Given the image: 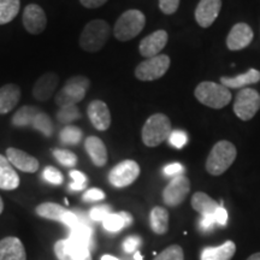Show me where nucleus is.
<instances>
[{
  "mask_svg": "<svg viewBox=\"0 0 260 260\" xmlns=\"http://www.w3.org/2000/svg\"><path fill=\"white\" fill-rule=\"evenodd\" d=\"M172 125L170 119L164 113H155L146 121L142 126V141L147 147H157L170 138Z\"/></svg>",
  "mask_w": 260,
  "mask_h": 260,
  "instance_id": "3",
  "label": "nucleus"
},
{
  "mask_svg": "<svg viewBox=\"0 0 260 260\" xmlns=\"http://www.w3.org/2000/svg\"><path fill=\"white\" fill-rule=\"evenodd\" d=\"M70 177L73 178V182L70 183L71 190H83L87 187V176L79 170H71Z\"/></svg>",
  "mask_w": 260,
  "mask_h": 260,
  "instance_id": "37",
  "label": "nucleus"
},
{
  "mask_svg": "<svg viewBox=\"0 0 260 260\" xmlns=\"http://www.w3.org/2000/svg\"><path fill=\"white\" fill-rule=\"evenodd\" d=\"M42 176H44L45 181H47L51 184H54V186H59V184L63 183V175L58 169L53 167L45 168Z\"/></svg>",
  "mask_w": 260,
  "mask_h": 260,
  "instance_id": "39",
  "label": "nucleus"
},
{
  "mask_svg": "<svg viewBox=\"0 0 260 260\" xmlns=\"http://www.w3.org/2000/svg\"><path fill=\"white\" fill-rule=\"evenodd\" d=\"M87 113L93 126L99 132H105L111 125V113L109 106L102 100H93L88 105Z\"/></svg>",
  "mask_w": 260,
  "mask_h": 260,
  "instance_id": "16",
  "label": "nucleus"
},
{
  "mask_svg": "<svg viewBox=\"0 0 260 260\" xmlns=\"http://www.w3.org/2000/svg\"><path fill=\"white\" fill-rule=\"evenodd\" d=\"M6 158L9 159V161L11 162L12 167L17 168L18 170L23 172H37L39 169V161L37 158H34L32 155L25 153L24 151L18 148L10 147L6 149Z\"/></svg>",
  "mask_w": 260,
  "mask_h": 260,
  "instance_id": "18",
  "label": "nucleus"
},
{
  "mask_svg": "<svg viewBox=\"0 0 260 260\" xmlns=\"http://www.w3.org/2000/svg\"><path fill=\"white\" fill-rule=\"evenodd\" d=\"M119 213L122 214L123 219H124V222H125L126 228H128L129 225H132V223H133V216H132V214L125 212V211H122V212H119Z\"/></svg>",
  "mask_w": 260,
  "mask_h": 260,
  "instance_id": "48",
  "label": "nucleus"
},
{
  "mask_svg": "<svg viewBox=\"0 0 260 260\" xmlns=\"http://www.w3.org/2000/svg\"><path fill=\"white\" fill-rule=\"evenodd\" d=\"M103 225L105 228L106 232L109 233H119L122 229L126 228L125 222L121 213H110L103 220Z\"/></svg>",
  "mask_w": 260,
  "mask_h": 260,
  "instance_id": "33",
  "label": "nucleus"
},
{
  "mask_svg": "<svg viewBox=\"0 0 260 260\" xmlns=\"http://www.w3.org/2000/svg\"><path fill=\"white\" fill-rule=\"evenodd\" d=\"M102 260H119L118 258H116V256H112L110 254H105L102 256Z\"/></svg>",
  "mask_w": 260,
  "mask_h": 260,
  "instance_id": "49",
  "label": "nucleus"
},
{
  "mask_svg": "<svg viewBox=\"0 0 260 260\" xmlns=\"http://www.w3.org/2000/svg\"><path fill=\"white\" fill-rule=\"evenodd\" d=\"M3 210H4V203H3V200H2V197H0V214H2Z\"/></svg>",
  "mask_w": 260,
  "mask_h": 260,
  "instance_id": "52",
  "label": "nucleus"
},
{
  "mask_svg": "<svg viewBox=\"0 0 260 260\" xmlns=\"http://www.w3.org/2000/svg\"><path fill=\"white\" fill-rule=\"evenodd\" d=\"M184 172V167L180 162H172V164H169L164 168V174L169 177H176L180 176Z\"/></svg>",
  "mask_w": 260,
  "mask_h": 260,
  "instance_id": "44",
  "label": "nucleus"
},
{
  "mask_svg": "<svg viewBox=\"0 0 260 260\" xmlns=\"http://www.w3.org/2000/svg\"><path fill=\"white\" fill-rule=\"evenodd\" d=\"M80 3L87 9H98L105 5L107 0H80Z\"/></svg>",
  "mask_w": 260,
  "mask_h": 260,
  "instance_id": "47",
  "label": "nucleus"
},
{
  "mask_svg": "<svg viewBox=\"0 0 260 260\" xmlns=\"http://www.w3.org/2000/svg\"><path fill=\"white\" fill-rule=\"evenodd\" d=\"M84 148L89 154L93 164L95 167L102 168L107 162V149L106 146L102 141V139L96 136H88L84 142Z\"/></svg>",
  "mask_w": 260,
  "mask_h": 260,
  "instance_id": "23",
  "label": "nucleus"
},
{
  "mask_svg": "<svg viewBox=\"0 0 260 260\" xmlns=\"http://www.w3.org/2000/svg\"><path fill=\"white\" fill-rule=\"evenodd\" d=\"M154 260H184L183 249L178 245L169 246L160 254L155 256Z\"/></svg>",
  "mask_w": 260,
  "mask_h": 260,
  "instance_id": "35",
  "label": "nucleus"
},
{
  "mask_svg": "<svg viewBox=\"0 0 260 260\" xmlns=\"http://www.w3.org/2000/svg\"><path fill=\"white\" fill-rule=\"evenodd\" d=\"M171 60L167 54H158L152 58H146L135 69V76L140 81H154L167 74Z\"/></svg>",
  "mask_w": 260,
  "mask_h": 260,
  "instance_id": "7",
  "label": "nucleus"
},
{
  "mask_svg": "<svg viewBox=\"0 0 260 260\" xmlns=\"http://www.w3.org/2000/svg\"><path fill=\"white\" fill-rule=\"evenodd\" d=\"M54 253L59 260H92L90 249L87 246L68 237L54 245Z\"/></svg>",
  "mask_w": 260,
  "mask_h": 260,
  "instance_id": "11",
  "label": "nucleus"
},
{
  "mask_svg": "<svg viewBox=\"0 0 260 260\" xmlns=\"http://www.w3.org/2000/svg\"><path fill=\"white\" fill-rule=\"evenodd\" d=\"M0 260H27L23 243L17 237H5L0 241Z\"/></svg>",
  "mask_w": 260,
  "mask_h": 260,
  "instance_id": "20",
  "label": "nucleus"
},
{
  "mask_svg": "<svg viewBox=\"0 0 260 260\" xmlns=\"http://www.w3.org/2000/svg\"><path fill=\"white\" fill-rule=\"evenodd\" d=\"M19 0H0V25L9 23L18 15Z\"/></svg>",
  "mask_w": 260,
  "mask_h": 260,
  "instance_id": "29",
  "label": "nucleus"
},
{
  "mask_svg": "<svg viewBox=\"0 0 260 260\" xmlns=\"http://www.w3.org/2000/svg\"><path fill=\"white\" fill-rule=\"evenodd\" d=\"M146 17L140 10L132 9L123 12L117 19L113 32L117 40L129 41L138 37L145 28Z\"/></svg>",
  "mask_w": 260,
  "mask_h": 260,
  "instance_id": "5",
  "label": "nucleus"
},
{
  "mask_svg": "<svg viewBox=\"0 0 260 260\" xmlns=\"http://www.w3.org/2000/svg\"><path fill=\"white\" fill-rule=\"evenodd\" d=\"M57 117H58V121L68 124V123H71L73 121L79 119L81 115L76 105H70V106L60 107L59 111H58Z\"/></svg>",
  "mask_w": 260,
  "mask_h": 260,
  "instance_id": "34",
  "label": "nucleus"
},
{
  "mask_svg": "<svg viewBox=\"0 0 260 260\" xmlns=\"http://www.w3.org/2000/svg\"><path fill=\"white\" fill-rule=\"evenodd\" d=\"M168 40V32L165 30H157L152 32L148 37L142 39L141 42H140V54L145 58H152L158 56L164 50V47L167 46Z\"/></svg>",
  "mask_w": 260,
  "mask_h": 260,
  "instance_id": "15",
  "label": "nucleus"
},
{
  "mask_svg": "<svg viewBox=\"0 0 260 260\" xmlns=\"http://www.w3.org/2000/svg\"><path fill=\"white\" fill-rule=\"evenodd\" d=\"M134 259H135V260H142V256H141V254H140L139 251H136V252L134 253Z\"/></svg>",
  "mask_w": 260,
  "mask_h": 260,
  "instance_id": "51",
  "label": "nucleus"
},
{
  "mask_svg": "<svg viewBox=\"0 0 260 260\" xmlns=\"http://www.w3.org/2000/svg\"><path fill=\"white\" fill-rule=\"evenodd\" d=\"M67 211L68 210L64 209L63 206L53 203H44L37 207V213L42 218L58 220V222H60L61 217L64 216Z\"/></svg>",
  "mask_w": 260,
  "mask_h": 260,
  "instance_id": "30",
  "label": "nucleus"
},
{
  "mask_svg": "<svg viewBox=\"0 0 260 260\" xmlns=\"http://www.w3.org/2000/svg\"><path fill=\"white\" fill-rule=\"evenodd\" d=\"M90 81L84 76H73L56 95V104L59 107L76 105L86 96Z\"/></svg>",
  "mask_w": 260,
  "mask_h": 260,
  "instance_id": "6",
  "label": "nucleus"
},
{
  "mask_svg": "<svg viewBox=\"0 0 260 260\" xmlns=\"http://www.w3.org/2000/svg\"><path fill=\"white\" fill-rule=\"evenodd\" d=\"M194 95L203 105L211 109H223L232 102L230 89L222 83H214L211 81L200 82L194 90Z\"/></svg>",
  "mask_w": 260,
  "mask_h": 260,
  "instance_id": "2",
  "label": "nucleus"
},
{
  "mask_svg": "<svg viewBox=\"0 0 260 260\" xmlns=\"http://www.w3.org/2000/svg\"><path fill=\"white\" fill-rule=\"evenodd\" d=\"M260 81V71L255 69H249L246 73L237 75L235 77H220V83L226 88L232 89H243L251 84H255Z\"/></svg>",
  "mask_w": 260,
  "mask_h": 260,
  "instance_id": "21",
  "label": "nucleus"
},
{
  "mask_svg": "<svg viewBox=\"0 0 260 260\" xmlns=\"http://www.w3.org/2000/svg\"><path fill=\"white\" fill-rule=\"evenodd\" d=\"M53 155L61 165H64V167L73 168L77 164L76 154H74L73 152L70 151H67V149H54Z\"/></svg>",
  "mask_w": 260,
  "mask_h": 260,
  "instance_id": "36",
  "label": "nucleus"
},
{
  "mask_svg": "<svg viewBox=\"0 0 260 260\" xmlns=\"http://www.w3.org/2000/svg\"><path fill=\"white\" fill-rule=\"evenodd\" d=\"M254 38L252 28L247 23H236L229 31L226 46L230 51H240L248 47Z\"/></svg>",
  "mask_w": 260,
  "mask_h": 260,
  "instance_id": "14",
  "label": "nucleus"
},
{
  "mask_svg": "<svg viewBox=\"0 0 260 260\" xmlns=\"http://www.w3.org/2000/svg\"><path fill=\"white\" fill-rule=\"evenodd\" d=\"M260 110V94L253 88H243L237 93L234 112L241 121H249Z\"/></svg>",
  "mask_w": 260,
  "mask_h": 260,
  "instance_id": "8",
  "label": "nucleus"
},
{
  "mask_svg": "<svg viewBox=\"0 0 260 260\" xmlns=\"http://www.w3.org/2000/svg\"><path fill=\"white\" fill-rule=\"evenodd\" d=\"M237 155L235 145L226 140L218 141L211 149L206 160V170L212 176H219L233 165Z\"/></svg>",
  "mask_w": 260,
  "mask_h": 260,
  "instance_id": "1",
  "label": "nucleus"
},
{
  "mask_svg": "<svg viewBox=\"0 0 260 260\" xmlns=\"http://www.w3.org/2000/svg\"><path fill=\"white\" fill-rule=\"evenodd\" d=\"M181 0H159V9L164 15H174L180 6Z\"/></svg>",
  "mask_w": 260,
  "mask_h": 260,
  "instance_id": "41",
  "label": "nucleus"
},
{
  "mask_svg": "<svg viewBox=\"0 0 260 260\" xmlns=\"http://www.w3.org/2000/svg\"><path fill=\"white\" fill-rule=\"evenodd\" d=\"M111 28L107 22L103 19H94L86 24L80 37V46L83 51L94 52L100 51L109 40Z\"/></svg>",
  "mask_w": 260,
  "mask_h": 260,
  "instance_id": "4",
  "label": "nucleus"
},
{
  "mask_svg": "<svg viewBox=\"0 0 260 260\" xmlns=\"http://www.w3.org/2000/svg\"><path fill=\"white\" fill-rule=\"evenodd\" d=\"M214 225H216V220H214L213 214L201 217L200 228L204 230V232H210V230L213 229Z\"/></svg>",
  "mask_w": 260,
  "mask_h": 260,
  "instance_id": "45",
  "label": "nucleus"
},
{
  "mask_svg": "<svg viewBox=\"0 0 260 260\" xmlns=\"http://www.w3.org/2000/svg\"><path fill=\"white\" fill-rule=\"evenodd\" d=\"M19 99H21V89L17 84L8 83L0 87V115L12 111Z\"/></svg>",
  "mask_w": 260,
  "mask_h": 260,
  "instance_id": "22",
  "label": "nucleus"
},
{
  "mask_svg": "<svg viewBox=\"0 0 260 260\" xmlns=\"http://www.w3.org/2000/svg\"><path fill=\"white\" fill-rule=\"evenodd\" d=\"M140 175V167L135 160H123L110 171L109 181L113 187L124 188L134 183Z\"/></svg>",
  "mask_w": 260,
  "mask_h": 260,
  "instance_id": "9",
  "label": "nucleus"
},
{
  "mask_svg": "<svg viewBox=\"0 0 260 260\" xmlns=\"http://www.w3.org/2000/svg\"><path fill=\"white\" fill-rule=\"evenodd\" d=\"M105 197V193H104L102 189H99V188H90V189H88L83 194L82 199L84 201H87V203H92V201L104 200Z\"/></svg>",
  "mask_w": 260,
  "mask_h": 260,
  "instance_id": "43",
  "label": "nucleus"
},
{
  "mask_svg": "<svg viewBox=\"0 0 260 260\" xmlns=\"http://www.w3.org/2000/svg\"><path fill=\"white\" fill-rule=\"evenodd\" d=\"M214 220H216V224H218V225H226L228 223V212L226 210L224 209L223 206H219L218 210L214 212Z\"/></svg>",
  "mask_w": 260,
  "mask_h": 260,
  "instance_id": "46",
  "label": "nucleus"
},
{
  "mask_svg": "<svg viewBox=\"0 0 260 260\" xmlns=\"http://www.w3.org/2000/svg\"><path fill=\"white\" fill-rule=\"evenodd\" d=\"M190 190V181L184 175L174 177L162 190V200L170 207H176L183 203Z\"/></svg>",
  "mask_w": 260,
  "mask_h": 260,
  "instance_id": "10",
  "label": "nucleus"
},
{
  "mask_svg": "<svg viewBox=\"0 0 260 260\" xmlns=\"http://www.w3.org/2000/svg\"><path fill=\"white\" fill-rule=\"evenodd\" d=\"M247 260H260V253H255V254L251 255Z\"/></svg>",
  "mask_w": 260,
  "mask_h": 260,
  "instance_id": "50",
  "label": "nucleus"
},
{
  "mask_svg": "<svg viewBox=\"0 0 260 260\" xmlns=\"http://www.w3.org/2000/svg\"><path fill=\"white\" fill-rule=\"evenodd\" d=\"M187 140V134L184 132H182V130H172L170 138H169V142L175 148L181 149L183 146H186Z\"/></svg>",
  "mask_w": 260,
  "mask_h": 260,
  "instance_id": "40",
  "label": "nucleus"
},
{
  "mask_svg": "<svg viewBox=\"0 0 260 260\" xmlns=\"http://www.w3.org/2000/svg\"><path fill=\"white\" fill-rule=\"evenodd\" d=\"M222 9V0H200L195 9V19L201 28H209L214 23Z\"/></svg>",
  "mask_w": 260,
  "mask_h": 260,
  "instance_id": "13",
  "label": "nucleus"
},
{
  "mask_svg": "<svg viewBox=\"0 0 260 260\" xmlns=\"http://www.w3.org/2000/svg\"><path fill=\"white\" fill-rule=\"evenodd\" d=\"M39 112H40V110L35 106H22L12 117V124L15 126L31 125Z\"/></svg>",
  "mask_w": 260,
  "mask_h": 260,
  "instance_id": "28",
  "label": "nucleus"
},
{
  "mask_svg": "<svg viewBox=\"0 0 260 260\" xmlns=\"http://www.w3.org/2000/svg\"><path fill=\"white\" fill-rule=\"evenodd\" d=\"M59 139L65 145H77L82 139V130L75 125H67L61 129Z\"/></svg>",
  "mask_w": 260,
  "mask_h": 260,
  "instance_id": "31",
  "label": "nucleus"
},
{
  "mask_svg": "<svg viewBox=\"0 0 260 260\" xmlns=\"http://www.w3.org/2000/svg\"><path fill=\"white\" fill-rule=\"evenodd\" d=\"M111 207L109 205H100V206L93 207L89 211V219L92 222H103L111 212Z\"/></svg>",
  "mask_w": 260,
  "mask_h": 260,
  "instance_id": "38",
  "label": "nucleus"
},
{
  "mask_svg": "<svg viewBox=\"0 0 260 260\" xmlns=\"http://www.w3.org/2000/svg\"><path fill=\"white\" fill-rule=\"evenodd\" d=\"M236 246L233 241H226L218 247H206L203 249L200 260H230L235 254Z\"/></svg>",
  "mask_w": 260,
  "mask_h": 260,
  "instance_id": "25",
  "label": "nucleus"
},
{
  "mask_svg": "<svg viewBox=\"0 0 260 260\" xmlns=\"http://www.w3.org/2000/svg\"><path fill=\"white\" fill-rule=\"evenodd\" d=\"M149 224L154 234L157 235L165 234L169 229V212L164 207L155 206L149 214Z\"/></svg>",
  "mask_w": 260,
  "mask_h": 260,
  "instance_id": "27",
  "label": "nucleus"
},
{
  "mask_svg": "<svg viewBox=\"0 0 260 260\" xmlns=\"http://www.w3.org/2000/svg\"><path fill=\"white\" fill-rule=\"evenodd\" d=\"M58 86V76L54 73L44 74L32 88V96L38 102H46L53 95Z\"/></svg>",
  "mask_w": 260,
  "mask_h": 260,
  "instance_id": "19",
  "label": "nucleus"
},
{
  "mask_svg": "<svg viewBox=\"0 0 260 260\" xmlns=\"http://www.w3.org/2000/svg\"><path fill=\"white\" fill-rule=\"evenodd\" d=\"M190 204L191 207L201 214V217L214 214L219 207L217 201H214L212 198L209 197L206 193H203V191H197L191 198Z\"/></svg>",
  "mask_w": 260,
  "mask_h": 260,
  "instance_id": "26",
  "label": "nucleus"
},
{
  "mask_svg": "<svg viewBox=\"0 0 260 260\" xmlns=\"http://www.w3.org/2000/svg\"><path fill=\"white\" fill-rule=\"evenodd\" d=\"M141 245V239L139 236H128L123 242V249L125 253H135Z\"/></svg>",
  "mask_w": 260,
  "mask_h": 260,
  "instance_id": "42",
  "label": "nucleus"
},
{
  "mask_svg": "<svg viewBox=\"0 0 260 260\" xmlns=\"http://www.w3.org/2000/svg\"><path fill=\"white\" fill-rule=\"evenodd\" d=\"M19 186V177L9 159L0 154V189L14 190Z\"/></svg>",
  "mask_w": 260,
  "mask_h": 260,
  "instance_id": "24",
  "label": "nucleus"
},
{
  "mask_svg": "<svg viewBox=\"0 0 260 260\" xmlns=\"http://www.w3.org/2000/svg\"><path fill=\"white\" fill-rule=\"evenodd\" d=\"M22 21L25 30L32 35H38L45 30L47 25V17L44 9L38 4H29L25 6Z\"/></svg>",
  "mask_w": 260,
  "mask_h": 260,
  "instance_id": "12",
  "label": "nucleus"
},
{
  "mask_svg": "<svg viewBox=\"0 0 260 260\" xmlns=\"http://www.w3.org/2000/svg\"><path fill=\"white\" fill-rule=\"evenodd\" d=\"M31 126L45 136H51L53 134V123H52L50 116H47L42 111L39 112V115L35 117Z\"/></svg>",
  "mask_w": 260,
  "mask_h": 260,
  "instance_id": "32",
  "label": "nucleus"
},
{
  "mask_svg": "<svg viewBox=\"0 0 260 260\" xmlns=\"http://www.w3.org/2000/svg\"><path fill=\"white\" fill-rule=\"evenodd\" d=\"M77 214H79V220H77L74 226H71L69 229V239L81 243V245L87 246L92 251L94 247V234L92 225H90L89 220L82 213L77 212Z\"/></svg>",
  "mask_w": 260,
  "mask_h": 260,
  "instance_id": "17",
  "label": "nucleus"
}]
</instances>
